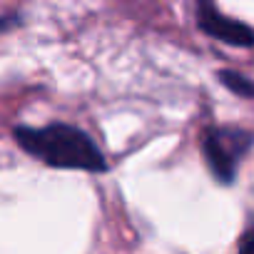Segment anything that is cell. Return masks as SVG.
Returning <instances> with one entry per match:
<instances>
[{
	"label": "cell",
	"instance_id": "obj_1",
	"mask_svg": "<svg viewBox=\"0 0 254 254\" xmlns=\"http://www.w3.org/2000/svg\"><path fill=\"white\" fill-rule=\"evenodd\" d=\"M15 142L35 160L60 170L105 172L107 162L95 140L80 127L53 122L45 127H15Z\"/></svg>",
	"mask_w": 254,
	"mask_h": 254
},
{
	"label": "cell",
	"instance_id": "obj_2",
	"mask_svg": "<svg viewBox=\"0 0 254 254\" xmlns=\"http://www.w3.org/2000/svg\"><path fill=\"white\" fill-rule=\"evenodd\" d=\"M254 145V135L242 127H209L202 140V155L217 182L232 185L242 157Z\"/></svg>",
	"mask_w": 254,
	"mask_h": 254
},
{
	"label": "cell",
	"instance_id": "obj_3",
	"mask_svg": "<svg viewBox=\"0 0 254 254\" xmlns=\"http://www.w3.org/2000/svg\"><path fill=\"white\" fill-rule=\"evenodd\" d=\"M197 25H199L207 35H212V38H217V40H222V43H227V45H234V48H254V30H252L249 25L239 23V20L227 18V15L219 13L212 3H199V5H197Z\"/></svg>",
	"mask_w": 254,
	"mask_h": 254
},
{
	"label": "cell",
	"instance_id": "obj_4",
	"mask_svg": "<svg viewBox=\"0 0 254 254\" xmlns=\"http://www.w3.org/2000/svg\"><path fill=\"white\" fill-rule=\"evenodd\" d=\"M219 80H222V85L229 87L234 95L254 100V80H249V77H244V75H239V72H234V70H222V72H219Z\"/></svg>",
	"mask_w": 254,
	"mask_h": 254
},
{
	"label": "cell",
	"instance_id": "obj_5",
	"mask_svg": "<svg viewBox=\"0 0 254 254\" xmlns=\"http://www.w3.org/2000/svg\"><path fill=\"white\" fill-rule=\"evenodd\" d=\"M237 254H254V227L244 232L242 237V244H239V252Z\"/></svg>",
	"mask_w": 254,
	"mask_h": 254
}]
</instances>
